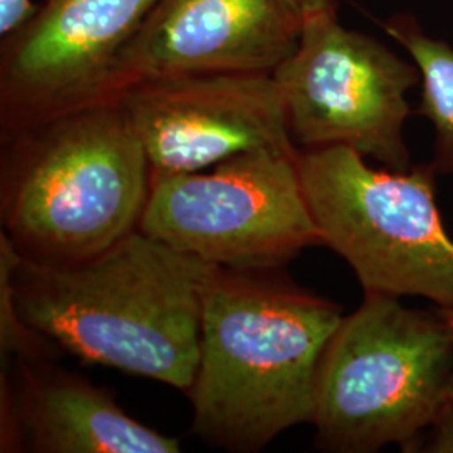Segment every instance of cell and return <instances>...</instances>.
Here are the masks:
<instances>
[{"instance_id":"1","label":"cell","mask_w":453,"mask_h":453,"mask_svg":"<svg viewBox=\"0 0 453 453\" xmlns=\"http://www.w3.org/2000/svg\"><path fill=\"white\" fill-rule=\"evenodd\" d=\"M215 271L136 228L76 262L22 257L14 299L20 318L65 353L188 395Z\"/></svg>"},{"instance_id":"2","label":"cell","mask_w":453,"mask_h":453,"mask_svg":"<svg viewBox=\"0 0 453 453\" xmlns=\"http://www.w3.org/2000/svg\"><path fill=\"white\" fill-rule=\"evenodd\" d=\"M277 273L217 267L205 291L192 430L226 452H259L311 423L324 349L344 316Z\"/></svg>"},{"instance_id":"3","label":"cell","mask_w":453,"mask_h":453,"mask_svg":"<svg viewBox=\"0 0 453 453\" xmlns=\"http://www.w3.org/2000/svg\"><path fill=\"white\" fill-rule=\"evenodd\" d=\"M0 143L2 232L24 259L76 262L140 228L151 170L119 103L56 116Z\"/></svg>"},{"instance_id":"4","label":"cell","mask_w":453,"mask_h":453,"mask_svg":"<svg viewBox=\"0 0 453 453\" xmlns=\"http://www.w3.org/2000/svg\"><path fill=\"white\" fill-rule=\"evenodd\" d=\"M453 336L440 309L365 292L324 349L311 425L334 453L417 447L450 398Z\"/></svg>"},{"instance_id":"5","label":"cell","mask_w":453,"mask_h":453,"mask_svg":"<svg viewBox=\"0 0 453 453\" xmlns=\"http://www.w3.org/2000/svg\"><path fill=\"white\" fill-rule=\"evenodd\" d=\"M299 173L323 245L349 264L363 291L453 309V241L432 162L372 168L348 146H327L301 150Z\"/></svg>"},{"instance_id":"6","label":"cell","mask_w":453,"mask_h":453,"mask_svg":"<svg viewBox=\"0 0 453 453\" xmlns=\"http://www.w3.org/2000/svg\"><path fill=\"white\" fill-rule=\"evenodd\" d=\"M299 153L257 150L207 170L151 177L140 230L220 269H280L323 245Z\"/></svg>"},{"instance_id":"7","label":"cell","mask_w":453,"mask_h":453,"mask_svg":"<svg viewBox=\"0 0 453 453\" xmlns=\"http://www.w3.org/2000/svg\"><path fill=\"white\" fill-rule=\"evenodd\" d=\"M273 74L299 150L348 146L383 168H411L403 130L406 93L421 81L413 61L327 9L306 12L297 46Z\"/></svg>"},{"instance_id":"8","label":"cell","mask_w":453,"mask_h":453,"mask_svg":"<svg viewBox=\"0 0 453 453\" xmlns=\"http://www.w3.org/2000/svg\"><path fill=\"white\" fill-rule=\"evenodd\" d=\"M158 0H41L0 41V138L116 103V63Z\"/></svg>"},{"instance_id":"9","label":"cell","mask_w":453,"mask_h":453,"mask_svg":"<svg viewBox=\"0 0 453 453\" xmlns=\"http://www.w3.org/2000/svg\"><path fill=\"white\" fill-rule=\"evenodd\" d=\"M118 103L151 177L207 170L247 151H299L273 73L162 78L133 86Z\"/></svg>"},{"instance_id":"10","label":"cell","mask_w":453,"mask_h":453,"mask_svg":"<svg viewBox=\"0 0 453 453\" xmlns=\"http://www.w3.org/2000/svg\"><path fill=\"white\" fill-rule=\"evenodd\" d=\"M304 19L299 0H158L116 63L114 101L162 78L274 73Z\"/></svg>"},{"instance_id":"11","label":"cell","mask_w":453,"mask_h":453,"mask_svg":"<svg viewBox=\"0 0 453 453\" xmlns=\"http://www.w3.org/2000/svg\"><path fill=\"white\" fill-rule=\"evenodd\" d=\"M177 438L134 420L113 396L52 357L0 368V452L179 453Z\"/></svg>"},{"instance_id":"12","label":"cell","mask_w":453,"mask_h":453,"mask_svg":"<svg viewBox=\"0 0 453 453\" xmlns=\"http://www.w3.org/2000/svg\"><path fill=\"white\" fill-rule=\"evenodd\" d=\"M383 29L405 49L421 76L417 113L434 128L432 165L438 175H453V46L432 37L410 14H395Z\"/></svg>"},{"instance_id":"13","label":"cell","mask_w":453,"mask_h":453,"mask_svg":"<svg viewBox=\"0 0 453 453\" xmlns=\"http://www.w3.org/2000/svg\"><path fill=\"white\" fill-rule=\"evenodd\" d=\"M22 256L14 242L0 232V361L9 363L16 357H52L58 346L35 333L16 308L14 271Z\"/></svg>"},{"instance_id":"14","label":"cell","mask_w":453,"mask_h":453,"mask_svg":"<svg viewBox=\"0 0 453 453\" xmlns=\"http://www.w3.org/2000/svg\"><path fill=\"white\" fill-rule=\"evenodd\" d=\"M417 452L453 453V396L447 400L437 420L421 438Z\"/></svg>"},{"instance_id":"15","label":"cell","mask_w":453,"mask_h":453,"mask_svg":"<svg viewBox=\"0 0 453 453\" xmlns=\"http://www.w3.org/2000/svg\"><path fill=\"white\" fill-rule=\"evenodd\" d=\"M37 11L34 0H0V41L22 29Z\"/></svg>"},{"instance_id":"16","label":"cell","mask_w":453,"mask_h":453,"mask_svg":"<svg viewBox=\"0 0 453 453\" xmlns=\"http://www.w3.org/2000/svg\"><path fill=\"white\" fill-rule=\"evenodd\" d=\"M304 7L306 12H314V11H338V4L340 0H299Z\"/></svg>"},{"instance_id":"17","label":"cell","mask_w":453,"mask_h":453,"mask_svg":"<svg viewBox=\"0 0 453 453\" xmlns=\"http://www.w3.org/2000/svg\"><path fill=\"white\" fill-rule=\"evenodd\" d=\"M440 312L443 314V318H445V321H447V324H449V327H450V331H452L453 336V309H440ZM450 396H453V378L452 387H450Z\"/></svg>"}]
</instances>
